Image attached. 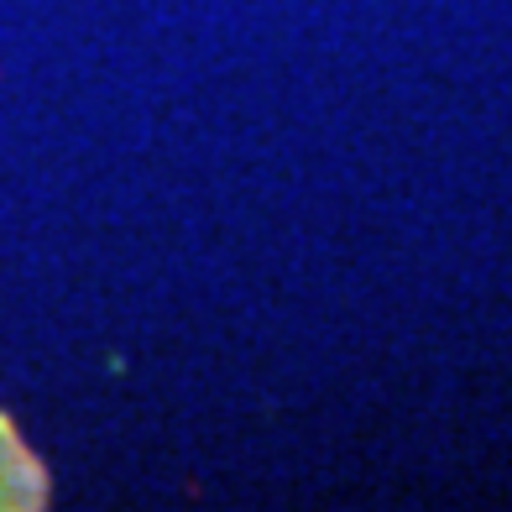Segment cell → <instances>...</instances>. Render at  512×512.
<instances>
[{"instance_id":"6da1fadb","label":"cell","mask_w":512,"mask_h":512,"mask_svg":"<svg viewBox=\"0 0 512 512\" xmlns=\"http://www.w3.org/2000/svg\"><path fill=\"white\" fill-rule=\"evenodd\" d=\"M32 492H37L32 465L21 460V450L6 439V429H0V502H27Z\"/></svg>"}]
</instances>
